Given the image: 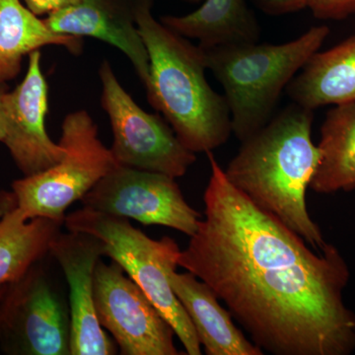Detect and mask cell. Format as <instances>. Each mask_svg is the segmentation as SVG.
I'll list each match as a JSON object with an SVG mask.
<instances>
[{
	"mask_svg": "<svg viewBox=\"0 0 355 355\" xmlns=\"http://www.w3.org/2000/svg\"><path fill=\"white\" fill-rule=\"evenodd\" d=\"M205 218L178 266L202 280L259 349L275 355H349L355 313L343 300L350 279L340 250L315 253L225 176L212 151Z\"/></svg>",
	"mask_w": 355,
	"mask_h": 355,
	"instance_id": "cell-1",
	"label": "cell"
},
{
	"mask_svg": "<svg viewBox=\"0 0 355 355\" xmlns=\"http://www.w3.org/2000/svg\"><path fill=\"white\" fill-rule=\"evenodd\" d=\"M313 121L314 111L293 103L242 141L224 173L254 205L322 251L327 242L306 205L321 159L312 140Z\"/></svg>",
	"mask_w": 355,
	"mask_h": 355,
	"instance_id": "cell-2",
	"label": "cell"
},
{
	"mask_svg": "<svg viewBox=\"0 0 355 355\" xmlns=\"http://www.w3.org/2000/svg\"><path fill=\"white\" fill-rule=\"evenodd\" d=\"M144 0L137 23L149 58L147 100L193 153L225 144L233 133L225 97L210 87L205 51L156 20Z\"/></svg>",
	"mask_w": 355,
	"mask_h": 355,
	"instance_id": "cell-3",
	"label": "cell"
},
{
	"mask_svg": "<svg viewBox=\"0 0 355 355\" xmlns=\"http://www.w3.org/2000/svg\"><path fill=\"white\" fill-rule=\"evenodd\" d=\"M329 35L327 26H315L284 44L256 42L202 48L207 69L224 89L233 133L240 141L272 120L282 91Z\"/></svg>",
	"mask_w": 355,
	"mask_h": 355,
	"instance_id": "cell-4",
	"label": "cell"
},
{
	"mask_svg": "<svg viewBox=\"0 0 355 355\" xmlns=\"http://www.w3.org/2000/svg\"><path fill=\"white\" fill-rule=\"evenodd\" d=\"M64 226L69 231L98 238L102 242L105 256L123 268L169 322L186 354H202L197 331L167 277L170 268H177L181 253L174 239L167 236L153 239L133 227L128 218L86 207L65 216Z\"/></svg>",
	"mask_w": 355,
	"mask_h": 355,
	"instance_id": "cell-5",
	"label": "cell"
},
{
	"mask_svg": "<svg viewBox=\"0 0 355 355\" xmlns=\"http://www.w3.org/2000/svg\"><path fill=\"white\" fill-rule=\"evenodd\" d=\"M65 148L62 160L53 167L14 181L10 207L19 209L28 219L34 217L64 220L65 211L95 186L118 163L111 148L98 137V125L85 110L67 114L60 141Z\"/></svg>",
	"mask_w": 355,
	"mask_h": 355,
	"instance_id": "cell-6",
	"label": "cell"
},
{
	"mask_svg": "<svg viewBox=\"0 0 355 355\" xmlns=\"http://www.w3.org/2000/svg\"><path fill=\"white\" fill-rule=\"evenodd\" d=\"M41 261L7 284L0 301V349L6 354L71 355L69 301Z\"/></svg>",
	"mask_w": 355,
	"mask_h": 355,
	"instance_id": "cell-7",
	"label": "cell"
},
{
	"mask_svg": "<svg viewBox=\"0 0 355 355\" xmlns=\"http://www.w3.org/2000/svg\"><path fill=\"white\" fill-rule=\"evenodd\" d=\"M101 107L108 114L114 142L111 151L119 165L173 178L186 175L197 161L171 125L159 114L147 113L132 99L108 60L99 69Z\"/></svg>",
	"mask_w": 355,
	"mask_h": 355,
	"instance_id": "cell-8",
	"label": "cell"
},
{
	"mask_svg": "<svg viewBox=\"0 0 355 355\" xmlns=\"http://www.w3.org/2000/svg\"><path fill=\"white\" fill-rule=\"evenodd\" d=\"M98 321L123 355H179L174 329L118 263L98 261L94 275Z\"/></svg>",
	"mask_w": 355,
	"mask_h": 355,
	"instance_id": "cell-9",
	"label": "cell"
},
{
	"mask_svg": "<svg viewBox=\"0 0 355 355\" xmlns=\"http://www.w3.org/2000/svg\"><path fill=\"white\" fill-rule=\"evenodd\" d=\"M83 207L193 236L202 214L187 202L176 179L118 165L84 196Z\"/></svg>",
	"mask_w": 355,
	"mask_h": 355,
	"instance_id": "cell-10",
	"label": "cell"
},
{
	"mask_svg": "<svg viewBox=\"0 0 355 355\" xmlns=\"http://www.w3.org/2000/svg\"><path fill=\"white\" fill-rule=\"evenodd\" d=\"M22 83L3 96L6 137L3 142L23 176H32L62 160L65 148L46 132L49 86L42 70L41 51L28 55Z\"/></svg>",
	"mask_w": 355,
	"mask_h": 355,
	"instance_id": "cell-11",
	"label": "cell"
},
{
	"mask_svg": "<svg viewBox=\"0 0 355 355\" xmlns=\"http://www.w3.org/2000/svg\"><path fill=\"white\" fill-rule=\"evenodd\" d=\"M50 254L64 272L69 286L71 319V355H114L118 347L102 328L94 306V275L105 256L102 242L87 233L60 232Z\"/></svg>",
	"mask_w": 355,
	"mask_h": 355,
	"instance_id": "cell-12",
	"label": "cell"
},
{
	"mask_svg": "<svg viewBox=\"0 0 355 355\" xmlns=\"http://www.w3.org/2000/svg\"><path fill=\"white\" fill-rule=\"evenodd\" d=\"M144 0H80L44 18L51 31L67 36L90 37L120 50L132 62L146 85L149 58L137 27V17Z\"/></svg>",
	"mask_w": 355,
	"mask_h": 355,
	"instance_id": "cell-13",
	"label": "cell"
},
{
	"mask_svg": "<svg viewBox=\"0 0 355 355\" xmlns=\"http://www.w3.org/2000/svg\"><path fill=\"white\" fill-rule=\"evenodd\" d=\"M168 279L207 355H263V352L250 342L222 307L216 294L202 280L190 272L179 273L170 268Z\"/></svg>",
	"mask_w": 355,
	"mask_h": 355,
	"instance_id": "cell-14",
	"label": "cell"
},
{
	"mask_svg": "<svg viewBox=\"0 0 355 355\" xmlns=\"http://www.w3.org/2000/svg\"><path fill=\"white\" fill-rule=\"evenodd\" d=\"M292 102L315 110L355 99V35L315 53L286 87Z\"/></svg>",
	"mask_w": 355,
	"mask_h": 355,
	"instance_id": "cell-15",
	"label": "cell"
},
{
	"mask_svg": "<svg viewBox=\"0 0 355 355\" xmlns=\"http://www.w3.org/2000/svg\"><path fill=\"white\" fill-rule=\"evenodd\" d=\"M46 46H62L78 55L83 38L51 31L21 0H0V83L15 79L24 58Z\"/></svg>",
	"mask_w": 355,
	"mask_h": 355,
	"instance_id": "cell-16",
	"label": "cell"
},
{
	"mask_svg": "<svg viewBox=\"0 0 355 355\" xmlns=\"http://www.w3.org/2000/svg\"><path fill=\"white\" fill-rule=\"evenodd\" d=\"M160 22L202 49L228 44L256 43L260 26L245 0H203L183 16L165 15Z\"/></svg>",
	"mask_w": 355,
	"mask_h": 355,
	"instance_id": "cell-17",
	"label": "cell"
},
{
	"mask_svg": "<svg viewBox=\"0 0 355 355\" xmlns=\"http://www.w3.org/2000/svg\"><path fill=\"white\" fill-rule=\"evenodd\" d=\"M64 220L34 217L28 219L17 207L2 209L0 218V286L24 275L50 254Z\"/></svg>",
	"mask_w": 355,
	"mask_h": 355,
	"instance_id": "cell-18",
	"label": "cell"
},
{
	"mask_svg": "<svg viewBox=\"0 0 355 355\" xmlns=\"http://www.w3.org/2000/svg\"><path fill=\"white\" fill-rule=\"evenodd\" d=\"M318 147L321 159L310 188L321 195L355 190V99L329 111Z\"/></svg>",
	"mask_w": 355,
	"mask_h": 355,
	"instance_id": "cell-19",
	"label": "cell"
},
{
	"mask_svg": "<svg viewBox=\"0 0 355 355\" xmlns=\"http://www.w3.org/2000/svg\"><path fill=\"white\" fill-rule=\"evenodd\" d=\"M317 19L343 20L355 14V0H308Z\"/></svg>",
	"mask_w": 355,
	"mask_h": 355,
	"instance_id": "cell-20",
	"label": "cell"
},
{
	"mask_svg": "<svg viewBox=\"0 0 355 355\" xmlns=\"http://www.w3.org/2000/svg\"><path fill=\"white\" fill-rule=\"evenodd\" d=\"M257 3L270 15L297 12L308 7V0H257Z\"/></svg>",
	"mask_w": 355,
	"mask_h": 355,
	"instance_id": "cell-21",
	"label": "cell"
},
{
	"mask_svg": "<svg viewBox=\"0 0 355 355\" xmlns=\"http://www.w3.org/2000/svg\"><path fill=\"white\" fill-rule=\"evenodd\" d=\"M79 1L80 0H23L25 6L39 17L51 15Z\"/></svg>",
	"mask_w": 355,
	"mask_h": 355,
	"instance_id": "cell-22",
	"label": "cell"
},
{
	"mask_svg": "<svg viewBox=\"0 0 355 355\" xmlns=\"http://www.w3.org/2000/svg\"><path fill=\"white\" fill-rule=\"evenodd\" d=\"M9 90L7 83H0V142L6 137V121H4L3 96Z\"/></svg>",
	"mask_w": 355,
	"mask_h": 355,
	"instance_id": "cell-23",
	"label": "cell"
},
{
	"mask_svg": "<svg viewBox=\"0 0 355 355\" xmlns=\"http://www.w3.org/2000/svg\"><path fill=\"white\" fill-rule=\"evenodd\" d=\"M7 284L6 286H0V301H1L2 297H3L4 292L6 291Z\"/></svg>",
	"mask_w": 355,
	"mask_h": 355,
	"instance_id": "cell-24",
	"label": "cell"
},
{
	"mask_svg": "<svg viewBox=\"0 0 355 355\" xmlns=\"http://www.w3.org/2000/svg\"><path fill=\"white\" fill-rule=\"evenodd\" d=\"M183 1L189 2V3H202L203 0H183Z\"/></svg>",
	"mask_w": 355,
	"mask_h": 355,
	"instance_id": "cell-25",
	"label": "cell"
}]
</instances>
